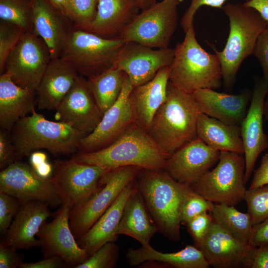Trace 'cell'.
Listing matches in <instances>:
<instances>
[{
	"label": "cell",
	"instance_id": "681fc988",
	"mask_svg": "<svg viewBox=\"0 0 268 268\" xmlns=\"http://www.w3.org/2000/svg\"><path fill=\"white\" fill-rule=\"evenodd\" d=\"M268 184V152L261 160L259 167L254 171L249 189H255Z\"/></svg>",
	"mask_w": 268,
	"mask_h": 268
},
{
	"label": "cell",
	"instance_id": "4fadbf2b",
	"mask_svg": "<svg viewBox=\"0 0 268 268\" xmlns=\"http://www.w3.org/2000/svg\"><path fill=\"white\" fill-rule=\"evenodd\" d=\"M0 192L21 203L37 201L54 207L62 204L52 178L41 177L30 165L19 160L1 170Z\"/></svg>",
	"mask_w": 268,
	"mask_h": 268
},
{
	"label": "cell",
	"instance_id": "ab89813d",
	"mask_svg": "<svg viewBox=\"0 0 268 268\" xmlns=\"http://www.w3.org/2000/svg\"><path fill=\"white\" fill-rule=\"evenodd\" d=\"M21 204V202L16 198L0 192V232L1 234L7 233Z\"/></svg>",
	"mask_w": 268,
	"mask_h": 268
},
{
	"label": "cell",
	"instance_id": "bcb514c9",
	"mask_svg": "<svg viewBox=\"0 0 268 268\" xmlns=\"http://www.w3.org/2000/svg\"><path fill=\"white\" fill-rule=\"evenodd\" d=\"M16 249L5 241L0 244V268H19L23 263Z\"/></svg>",
	"mask_w": 268,
	"mask_h": 268
},
{
	"label": "cell",
	"instance_id": "277c9868",
	"mask_svg": "<svg viewBox=\"0 0 268 268\" xmlns=\"http://www.w3.org/2000/svg\"><path fill=\"white\" fill-rule=\"evenodd\" d=\"M17 160L40 149L54 156L68 155L77 151L85 134L59 121L48 120L34 110L19 120L10 131Z\"/></svg>",
	"mask_w": 268,
	"mask_h": 268
},
{
	"label": "cell",
	"instance_id": "f907efd6",
	"mask_svg": "<svg viewBox=\"0 0 268 268\" xmlns=\"http://www.w3.org/2000/svg\"><path fill=\"white\" fill-rule=\"evenodd\" d=\"M67 265L60 257L53 256L47 257L43 260L33 263H23L20 268H60L65 267Z\"/></svg>",
	"mask_w": 268,
	"mask_h": 268
},
{
	"label": "cell",
	"instance_id": "ac0fdd59",
	"mask_svg": "<svg viewBox=\"0 0 268 268\" xmlns=\"http://www.w3.org/2000/svg\"><path fill=\"white\" fill-rule=\"evenodd\" d=\"M70 208L67 205L55 212L50 222L45 221L37 235L45 257L57 256L61 257L67 266H77L83 263L89 256L76 241L69 226Z\"/></svg>",
	"mask_w": 268,
	"mask_h": 268
},
{
	"label": "cell",
	"instance_id": "9c48e42d",
	"mask_svg": "<svg viewBox=\"0 0 268 268\" xmlns=\"http://www.w3.org/2000/svg\"><path fill=\"white\" fill-rule=\"evenodd\" d=\"M142 168L121 167L108 171L97 189L84 203L70 209L69 223L77 240L80 239L113 203L122 190L134 181Z\"/></svg>",
	"mask_w": 268,
	"mask_h": 268
},
{
	"label": "cell",
	"instance_id": "2e32d148",
	"mask_svg": "<svg viewBox=\"0 0 268 268\" xmlns=\"http://www.w3.org/2000/svg\"><path fill=\"white\" fill-rule=\"evenodd\" d=\"M55 111L57 121L65 123L86 135L95 130L103 115L87 79L79 75Z\"/></svg>",
	"mask_w": 268,
	"mask_h": 268
},
{
	"label": "cell",
	"instance_id": "7dc6e473",
	"mask_svg": "<svg viewBox=\"0 0 268 268\" xmlns=\"http://www.w3.org/2000/svg\"><path fill=\"white\" fill-rule=\"evenodd\" d=\"M244 267L250 268H268V246L254 247Z\"/></svg>",
	"mask_w": 268,
	"mask_h": 268
},
{
	"label": "cell",
	"instance_id": "d6986e66",
	"mask_svg": "<svg viewBox=\"0 0 268 268\" xmlns=\"http://www.w3.org/2000/svg\"><path fill=\"white\" fill-rule=\"evenodd\" d=\"M220 153L197 137L170 155L164 170L177 181L191 186L218 161Z\"/></svg>",
	"mask_w": 268,
	"mask_h": 268
},
{
	"label": "cell",
	"instance_id": "d590c367",
	"mask_svg": "<svg viewBox=\"0 0 268 268\" xmlns=\"http://www.w3.org/2000/svg\"><path fill=\"white\" fill-rule=\"evenodd\" d=\"M98 0H69L68 18L74 27L84 30L94 20Z\"/></svg>",
	"mask_w": 268,
	"mask_h": 268
},
{
	"label": "cell",
	"instance_id": "7402d4cb",
	"mask_svg": "<svg viewBox=\"0 0 268 268\" xmlns=\"http://www.w3.org/2000/svg\"><path fill=\"white\" fill-rule=\"evenodd\" d=\"M252 93L244 90L232 95L202 88L192 94L202 113L225 123L240 126L247 114Z\"/></svg>",
	"mask_w": 268,
	"mask_h": 268
},
{
	"label": "cell",
	"instance_id": "f546056e",
	"mask_svg": "<svg viewBox=\"0 0 268 268\" xmlns=\"http://www.w3.org/2000/svg\"><path fill=\"white\" fill-rule=\"evenodd\" d=\"M126 258L132 266L146 262H157L176 268H208L210 267L202 252L196 246L187 245L174 253H162L150 245L128 250Z\"/></svg>",
	"mask_w": 268,
	"mask_h": 268
},
{
	"label": "cell",
	"instance_id": "1f68e13d",
	"mask_svg": "<svg viewBox=\"0 0 268 268\" xmlns=\"http://www.w3.org/2000/svg\"><path fill=\"white\" fill-rule=\"evenodd\" d=\"M125 75L124 71L113 66L102 73L87 79L95 101L103 114L118 99Z\"/></svg>",
	"mask_w": 268,
	"mask_h": 268
},
{
	"label": "cell",
	"instance_id": "5bb4252c",
	"mask_svg": "<svg viewBox=\"0 0 268 268\" xmlns=\"http://www.w3.org/2000/svg\"><path fill=\"white\" fill-rule=\"evenodd\" d=\"M133 86L126 74L120 95L103 114L95 130L80 140L79 152L88 153L103 149L117 139L135 122L130 95Z\"/></svg>",
	"mask_w": 268,
	"mask_h": 268
},
{
	"label": "cell",
	"instance_id": "816d5d0a",
	"mask_svg": "<svg viewBox=\"0 0 268 268\" xmlns=\"http://www.w3.org/2000/svg\"><path fill=\"white\" fill-rule=\"evenodd\" d=\"M243 4L255 9L268 23V0H247Z\"/></svg>",
	"mask_w": 268,
	"mask_h": 268
},
{
	"label": "cell",
	"instance_id": "ee69618b",
	"mask_svg": "<svg viewBox=\"0 0 268 268\" xmlns=\"http://www.w3.org/2000/svg\"><path fill=\"white\" fill-rule=\"evenodd\" d=\"M253 54L262 67L263 78L268 83V23L259 36Z\"/></svg>",
	"mask_w": 268,
	"mask_h": 268
},
{
	"label": "cell",
	"instance_id": "ba28073f",
	"mask_svg": "<svg viewBox=\"0 0 268 268\" xmlns=\"http://www.w3.org/2000/svg\"><path fill=\"white\" fill-rule=\"evenodd\" d=\"M245 171L244 155L221 151L215 167L190 187L214 203L235 206L244 200Z\"/></svg>",
	"mask_w": 268,
	"mask_h": 268
},
{
	"label": "cell",
	"instance_id": "484cf974",
	"mask_svg": "<svg viewBox=\"0 0 268 268\" xmlns=\"http://www.w3.org/2000/svg\"><path fill=\"white\" fill-rule=\"evenodd\" d=\"M78 75L70 65L61 58L52 59L36 91L38 109L56 110Z\"/></svg>",
	"mask_w": 268,
	"mask_h": 268
},
{
	"label": "cell",
	"instance_id": "4316f807",
	"mask_svg": "<svg viewBox=\"0 0 268 268\" xmlns=\"http://www.w3.org/2000/svg\"><path fill=\"white\" fill-rule=\"evenodd\" d=\"M37 105L36 91L16 84L9 74L0 75V126L9 132L21 119L31 114Z\"/></svg>",
	"mask_w": 268,
	"mask_h": 268
},
{
	"label": "cell",
	"instance_id": "f5cc1de1",
	"mask_svg": "<svg viewBox=\"0 0 268 268\" xmlns=\"http://www.w3.org/2000/svg\"><path fill=\"white\" fill-rule=\"evenodd\" d=\"M56 7L59 8L61 12L68 17V6L69 0H50Z\"/></svg>",
	"mask_w": 268,
	"mask_h": 268
},
{
	"label": "cell",
	"instance_id": "8d00e7d4",
	"mask_svg": "<svg viewBox=\"0 0 268 268\" xmlns=\"http://www.w3.org/2000/svg\"><path fill=\"white\" fill-rule=\"evenodd\" d=\"M214 203L193 191L190 187L187 191L181 205V223L186 225L195 217L205 212L212 211Z\"/></svg>",
	"mask_w": 268,
	"mask_h": 268
},
{
	"label": "cell",
	"instance_id": "7c38bea8",
	"mask_svg": "<svg viewBox=\"0 0 268 268\" xmlns=\"http://www.w3.org/2000/svg\"><path fill=\"white\" fill-rule=\"evenodd\" d=\"M52 177L62 204L70 209L81 205L97 189L100 179L108 170L69 160L56 159Z\"/></svg>",
	"mask_w": 268,
	"mask_h": 268
},
{
	"label": "cell",
	"instance_id": "44dd1931",
	"mask_svg": "<svg viewBox=\"0 0 268 268\" xmlns=\"http://www.w3.org/2000/svg\"><path fill=\"white\" fill-rule=\"evenodd\" d=\"M34 32L47 45L52 59L59 58L74 25L46 0H32Z\"/></svg>",
	"mask_w": 268,
	"mask_h": 268
},
{
	"label": "cell",
	"instance_id": "e575fe53",
	"mask_svg": "<svg viewBox=\"0 0 268 268\" xmlns=\"http://www.w3.org/2000/svg\"><path fill=\"white\" fill-rule=\"evenodd\" d=\"M244 200L254 224L268 218V184L246 190Z\"/></svg>",
	"mask_w": 268,
	"mask_h": 268
},
{
	"label": "cell",
	"instance_id": "74e56055",
	"mask_svg": "<svg viewBox=\"0 0 268 268\" xmlns=\"http://www.w3.org/2000/svg\"><path fill=\"white\" fill-rule=\"evenodd\" d=\"M119 254V248L115 241L109 242L75 268H113L117 265Z\"/></svg>",
	"mask_w": 268,
	"mask_h": 268
},
{
	"label": "cell",
	"instance_id": "83f0119b",
	"mask_svg": "<svg viewBox=\"0 0 268 268\" xmlns=\"http://www.w3.org/2000/svg\"><path fill=\"white\" fill-rule=\"evenodd\" d=\"M139 10L133 0H98L96 16L84 31L107 39H118Z\"/></svg>",
	"mask_w": 268,
	"mask_h": 268
},
{
	"label": "cell",
	"instance_id": "cb8c5ba5",
	"mask_svg": "<svg viewBox=\"0 0 268 268\" xmlns=\"http://www.w3.org/2000/svg\"><path fill=\"white\" fill-rule=\"evenodd\" d=\"M169 67L161 68L150 81L133 87L130 100L135 122L148 132L153 118L167 98Z\"/></svg>",
	"mask_w": 268,
	"mask_h": 268
},
{
	"label": "cell",
	"instance_id": "7bdbcfd3",
	"mask_svg": "<svg viewBox=\"0 0 268 268\" xmlns=\"http://www.w3.org/2000/svg\"><path fill=\"white\" fill-rule=\"evenodd\" d=\"M18 160L14 146L9 132L0 131V169L2 170Z\"/></svg>",
	"mask_w": 268,
	"mask_h": 268
},
{
	"label": "cell",
	"instance_id": "4dcf8cb0",
	"mask_svg": "<svg viewBox=\"0 0 268 268\" xmlns=\"http://www.w3.org/2000/svg\"><path fill=\"white\" fill-rule=\"evenodd\" d=\"M197 133L198 137L220 151L244 154L240 126L225 123L201 113L197 122Z\"/></svg>",
	"mask_w": 268,
	"mask_h": 268
},
{
	"label": "cell",
	"instance_id": "8fae6325",
	"mask_svg": "<svg viewBox=\"0 0 268 268\" xmlns=\"http://www.w3.org/2000/svg\"><path fill=\"white\" fill-rule=\"evenodd\" d=\"M51 60L43 39L34 32H26L8 55L4 71L18 85L36 91Z\"/></svg>",
	"mask_w": 268,
	"mask_h": 268
},
{
	"label": "cell",
	"instance_id": "6da1fadb",
	"mask_svg": "<svg viewBox=\"0 0 268 268\" xmlns=\"http://www.w3.org/2000/svg\"><path fill=\"white\" fill-rule=\"evenodd\" d=\"M201 113L192 94L169 81L166 99L156 112L147 133L161 150L169 156L197 137Z\"/></svg>",
	"mask_w": 268,
	"mask_h": 268
},
{
	"label": "cell",
	"instance_id": "e0dca14e",
	"mask_svg": "<svg viewBox=\"0 0 268 268\" xmlns=\"http://www.w3.org/2000/svg\"><path fill=\"white\" fill-rule=\"evenodd\" d=\"M268 93V83L263 78L255 82L250 107L240 125L244 149L246 184L254 171L257 158L268 148V137L263 127L264 107Z\"/></svg>",
	"mask_w": 268,
	"mask_h": 268
},
{
	"label": "cell",
	"instance_id": "7a4b0ae2",
	"mask_svg": "<svg viewBox=\"0 0 268 268\" xmlns=\"http://www.w3.org/2000/svg\"><path fill=\"white\" fill-rule=\"evenodd\" d=\"M168 157L148 133L134 122L106 147L91 152H78L71 158L80 163L108 170L135 166L155 170L164 169Z\"/></svg>",
	"mask_w": 268,
	"mask_h": 268
},
{
	"label": "cell",
	"instance_id": "d4e9b609",
	"mask_svg": "<svg viewBox=\"0 0 268 268\" xmlns=\"http://www.w3.org/2000/svg\"><path fill=\"white\" fill-rule=\"evenodd\" d=\"M136 187L135 180L126 186L108 209L78 240V244L86 251L89 257L106 243L116 242L124 206Z\"/></svg>",
	"mask_w": 268,
	"mask_h": 268
},
{
	"label": "cell",
	"instance_id": "b9f144b4",
	"mask_svg": "<svg viewBox=\"0 0 268 268\" xmlns=\"http://www.w3.org/2000/svg\"><path fill=\"white\" fill-rule=\"evenodd\" d=\"M227 0H191V3L182 16L181 25L186 32L194 24V16L198 10L202 6L206 5L221 8Z\"/></svg>",
	"mask_w": 268,
	"mask_h": 268
},
{
	"label": "cell",
	"instance_id": "9a60e30c",
	"mask_svg": "<svg viewBox=\"0 0 268 268\" xmlns=\"http://www.w3.org/2000/svg\"><path fill=\"white\" fill-rule=\"evenodd\" d=\"M174 49L154 48L134 42H125L116 58L114 66L129 78L133 87L151 80L162 68L169 67Z\"/></svg>",
	"mask_w": 268,
	"mask_h": 268
},
{
	"label": "cell",
	"instance_id": "52a82bcc",
	"mask_svg": "<svg viewBox=\"0 0 268 268\" xmlns=\"http://www.w3.org/2000/svg\"><path fill=\"white\" fill-rule=\"evenodd\" d=\"M124 43L120 39H107L74 28L59 58L88 79L112 67Z\"/></svg>",
	"mask_w": 268,
	"mask_h": 268
},
{
	"label": "cell",
	"instance_id": "8992f818",
	"mask_svg": "<svg viewBox=\"0 0 268 268\" xmlns=\"http://www.w3.org/2000/svg\"><path fill=\"white\" fill-rule=\"evenodd\" d=\"M229 21V33L221 51L214 50L221 67L222 80L231 87L243 62L253 54L267 22L254 8L243 3H228L222 7Z\"/></svg>",
	"mask_w": 268,
	"mask_h": 268
},
{
	"label": "cell",
	"instance_id": "30bf717a",
	"mask_svg": "<svg viewBox=\"0 0 268 268\" xmlns=\"http://www.w3.org/2000/svg\"><path fill=\"white\" fill-rule=\"evenodd\" d=\"M183 0H162L141 10L120 35L152 48H166L177 27L178 6Z\"/></svg>",
	"mask_w": 268,
	"mask_h": 268
},
{
	"label": "cell",
	"instance_id": "db71d44e",
	"mask_svg": "<svg viewBox=\"0 0 268 268\" xmlns=\"http://www.w3.org/2000/svg\"><path fill=\"white\" fill-rule=\"evenodd\" d=\"M139 9H145L156 2L155 0H133Z\"/></svg>",
	"mask_w": 268,
	"mask_h": 268
},
{
	"label": "cell",
	"instance_id": "f6af8a7d",
	"mask_svg": "<svg viewBox=\"0 0 268 268\" xmlns=\"http://www.w3.org/2000/svg\"><path fill=\"white\" fill-rule=\"evenodd\" d=\"M30 166L41 177L50 178L53 176V165L47 161L46 154L41 151H36L30 154Z\"/></svg>",
	"mask_w": 268,
	"mask_h": 268
},
{
	"label": "cell",
	"instance_id": "603a6c76",
	"mask_svg": "<svg viewBox=\"0 0 268 268\" xmlns=\"http://www.w3.org/2000/svg\"><path fill=\"white\" fill-rule=\"evenodd\" d=\"M48 206L37 201L21 203L6 233L5 242L16 250L41 247L36 236L43 223L52 214Z\"/></svg>",
	"mask_w": 268,
	"mask_h": 268
},
{
	"label": "cell",
	"instance_id": "f1b7e54d",
	"mask_svg": "<svg viewBox=\"0 0 268 268\" xmlns=\"http://www.w3.org/2000/svg\"><path fill=\"white\" fill-rule=\"evenodd\" d=\"M157 232V227L136 186L124 206L118 235L129 236L141 246H147L150 245L151 239Z\"/></svg>",
	"mask_w": 268,
	"mask_h": 268
},
{
	"label": "cell",
	"instance_id": "3957f363",
	"mask_svg": "<svg viewBox=\"0 0 268 268\" xmlns=\"http://www.w3.org/2000/svg\"><path fill=\"white\" fill-rule=\"evenodd\" d=\"M135 180L158 232L178 241L181 205L190 186L177 181L164 169H141Z\"/></svg>",
	"mask_w": 268,
	"mask_h": 268
},
{
	"label": "cell",
	"instance_id": "d6a6232c",
	"mask_svg": "<svg viewBox=\"0 0 268 268\" xmlns=\"http://www.w3.org/2000/svg\"><path fill=\"white\" fill-rule=\"evenodd\" d=\"M210 213L213 219L239 240L248 243L254 224L251 215L238 210L234 205L214 203Z\"/></svg>",
	"mask_w": 268,
	"mask_h": 268
},
{
	"label": "cell",
	"instance_id": "60d3db41",
	"mask_svg": "<svg viewBox=\"0 0 268 268\" xmlns=\"http://www.w3.org/2000/svg\"><path fill=\"white\" fill-rule=\"evenodd\" d=\"M212 220L211 213L205 212L195 217L186 225L198 248L207 234Z\"/></svg>",
	"mask_w": 268,
	"mask_h": 268
},
{
	"label": "cell",
	"instance_id": "11a10c76",
	"mask_svg": "<svg viewBox=\"0 0 268 268\" xmlns=\"http://www.w3.org/2000/svg\"><path fill=\"white\" fill-rule=\"evenodd\" d=\"M264 118L265 120L268 121V93L266 97L264 103Z\"/></svg>",
	"mask_w": 268,
	"mask_h": 268
},
{
	"label": "cell",
	"instance_id": "c3c4849f",
	"mask_svg": "<svg viewBox=\"0 0 268 268\" xmlns=\"http://www.w3.org/2000/svg\"><path fill=\"white\" fill-rule=\"evenodd\" d=\"M248 244L255 247L268 246V218L253 225Z\"/></svg>",
	"mask_w": 268,
	"mask_h": 268
},
{
	"label": "cell",
	"instance_id": "ffe728a7",
	"mask_svg": "<svg viewBox=\"0 0 268 268\" xmlns=\"http://www.w3.org/2000/svg\"><path fill=\"white\" fill-rule=\"evenodd\" d=\"M253 247L235 237L213 219L198 248L210 266L227 268L244 266Z\"/></svg>",
	"mask_w": 268,
	"mask_h": 268
},
{
	"label": "cell",
	"instance_id": "f35d334b",
	"mask_svg": "<svg viewBox=\"0 0 268 268\" xmlns=\"http://www.w3.org/2000/svg\"><path fill=\"white\" fill-rule=\"evenodd\" d=\"M26 32L17 25L0 20V73L5 70L7 58Z\"/></svg>",
	"mask_w": 268,
	"mask_h": 268
},
{
	"label": "cell",
	"instance_id": "836d02e7",
	"mask_svg": "<svg viewBox=\"0 0 268 268\" xmlns=\"http://www.w3.org/2000/svg\"><path fill=\"white\" fill-rule=\"evenodd\" d=\"M0 20L13 23L24 32H34L32 1L0 0Z\"/></svg>",
	"mask_w": 268,
	"mask_h": 268
},
{
	"label": "cell",
	"instance_id": "5b68a950",
	"mask_svg": "<svg viewBox=\"0 0 268 268\" xmlns=\"http://www.w3.org/2000/svg\"><path fill=\"white\" fill-rule=\"evenodd\" d=\"M169 81L176 87L192 94L202 88L217 89L222 79L221 64L215 53L205 51L198 42L193 24L183 41L174 48L169 66Z\"/></svg>",
	"mask_w": 268,
	"mask_h": 268
}]
</instances>
